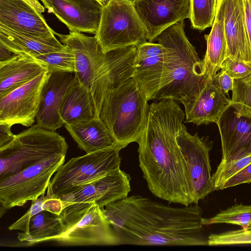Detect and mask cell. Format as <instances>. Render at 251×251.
Instances as JSON below:
<instances>
[{
	"mask_svg": "<svg viewBox=\"0 0 251 251\" xmlns=\"http://www.w3.org/2000/svg\"><path fill=\"white\" fill-rule=\"evenodd\" d=\"M118 245L207 246L198 203L173 207L139 195L101 209Z\"/></svg>",
	"mask_w": 251,
	"mask_h": 251,
	"instance_id": "obj_1",
	"label": "cell"
},
{
	"mask_svg": "<svg viewBox=\"0 0 251 251\" xmlns=\"http://www.w3.org/2000/svg\"><path fill=\"white\" fill-rule=\"evenodd\" d=\"M185 116L174 100L152 103L137 143L139 166L151 193L170 203L188 206L187 169L176 140Z\"/></svg>",
	"mask_w": 251,
	"mask_h": 251,
	"instance_id": "obj_2",
	"label": "cell"
},
{
	"mask_svg": "<svg viewBox=\"0 0 251 251\" xmlns=\"http://www.w3.org/2000/svg\"><path fill=\"white\" fill-rule=\"evenodd\" d=\"M60 42L73 52L75 76L90 91L96 118H100L106 94L133 77L136 47L129 46L103 52L95 36L70 32L56 33Z\"/></svg>",
	"mask_w": 251,
	"mask_h": 251,
	"instance_id": "obj_3",
	"label": "cell"
},
{
	"mask_svg": "<svg viewBox=\"0 0 251 251\" xmlns=\"http://www.w3.org/2000/svg\"><path fill=\"white\" fill-rule=\"evenodd\" d=\"M182 21L168 27L153 42L163 46L165 68L155 100L172 99L183 104L195 99L208 81L203 61L188 40Z\"/></svg>",
	"mask_w": 251,
	"mask_h": 251,
	"instance_id": "obj_4",
	"label": "cell"
},
{
	"mask_svg": "<svg viewBox=\"0 0 251 251\" xmlns=\"http://www.w3.org/2000/svg\"><path fill=\"white\" fill-rule=\"evenodd\" d=\"M148 101L133 77L106 94L100 117L124 148L137 142L142 134L150 109Z\"/></svg>",
	"mask_w": 251,
	"mask_h": 251,
	"instance_id": "obj_5",
	"label": "cell"
},
{
	"mask_svg": "<svg viewBox=\"0 0 251 251\" xmlns=\"http://www.w3.org/2000/svg\"><path fill=\"white\" fill-rule=\"evenodd\" d=\"M68 148L63 136L33 125L0 148V181L46 159L66 155Z\"/></svg>",
	"mask_w": 251,
	"mask_h": 251,
	"instance_id": "obj_6",
	"label": "cell"
},
{
	"mask_svg": "<svg viewBox=\"0 0 251 251\" xmlns=\"http://www.w3.org/2000/svg\"><path fill=\"white\" fill-rule=\"evenodd\" d=\"M121 145L74 157L62 164L50 180L48 194L60 199L75 188L91 182L120 167Z\"/></svg>",
	"mask_w": 251,
	"mask_h": 251,
	"instance_id": "obj_7",
	"label": "cell"
},
{
	"mask_svg": "<svg viewBox=\"0 0 251 251\" xmlns=\"http://www.w3.org/2000/svg\"><path fill=\"white\" fill-rule=\"evenodd\" d=\"M65 233L55 241L61 245H117L112 226L95 202L71 204L60 213Z\"/></svg>",
	"mask_w": 251,
	"mask_h": 251,
	"instance_id": "obj_8",
	"label": "cell"
},
{
	"mask_svg": "<svg viewBox=\"0 0 251 251\" xmlns=\"http://www.w3.org/2000/svg\"><path fill=\"white\" fill-rule=\"evenodd\" d=\"M95 35L104 53L148 42L146 29L132 0H108Z\"/></svg>",
	"mask_w": 251,
	"mask_h": 251,
	"instance_id": "obj_9",
	"label": "cell"
},
{
	"mask_svg": "<svg viewBox=\"0 0 251 251\" xmlns=\"http://www.w3.org/2000/svg\"><path fill=\"white\" fill-rule=\"evenodd\" d=\"M66 155H59L31 166L0 181V217L15 206L45 194L51 177L64 164Z\"/></svg>",
	"mask_w": 251,
	"mask_h": 251,
	"instance_id": "obj_10",
	"label": "cell"
},
{
	"mask_svg": "<svg viewBox=\"0 0 251 251\" xmlns=\"http://www.w3.org/2000/svg\"><path fill=\"white\" fill-rule=\"evenodd\" d=\"M176 140L187 169L191 203L196 204L215 190L209 158L213 142L208 136L191 134L183 124Z\"/></svg>",
	"mask_w": 251,
	"mask_h": 251,
	"instance_id": "obj_11",
	"label": "cell"
},
{
	"mask_svg": "<svg viewBox=\"0 0 251 251\" xmlns=\"http://www.w3.org/2000/svg\"><path fill=\"white\" fill-rule=\"evenodd\" d=\"M130 176L120 168L87 184L77 187L61 197L63 208L74 204L94 202L100 208L124 199L131 191Z\"/></svg>",
	"mask_w": 251,
	"mask_h": 251,
	"instance_id": "obj_12",
	"label": "cell"
},
{
	"mask_svg": "<svg viewBox=\"0 0 251 251\" xmlns=\"http://www.w3.org/2000/svg\"><path fill=\"white\" fill-rule=\"evenodd\" d=\"M48 72L0 97V123L12 126H33L36 121L40 95Z\"/></svg>",
	"mask_w": 251,
	"mask_h": 251,
	"instance_id": "obj_13",
	"label": "cell"
},
{
	"mask_svg": "<svg viewBox=\"0 0 251 251\" xmlns=\"http://www.w3.org/2000/svg\"><path fill=\"white\" fill-rule=\"evenodd\" d=\"M148 42L171 25L189 18L190 0H132Z\"/></svg>",
	"mask_w": 251,
	"mask_h": 251,
	"instance_id": "obj_14",
	"label": "cell"
},
{
	"mask_svg": "<svg viewBox=\"0 0 251 251\" xmlns=\"http://www.w3.org/2000/svg\"><path fill=\"white\" fill-rule=\"evenodd\" d=\"M75 79V74L71 72L48 73L40 92L36 116L37 125L51 131H55L64 125L60 116V109Z\"/></svg>",
	"mask_w": 251,
	"mask_h": 251,
	"instance_id": "obj_15",
	"label": "cell"
},
{
	"mask_svg": "<svg viewBox=\"0 0 251 251\" xmlns=\"http://www.w3.org/2000/svg\"><path fill=\"white\" fill-rule=\"evenodd\" d=\"M45 9L39 0H0V24L37 36H54L42 15Z\"/></svg>",
	"mask_w": 251,
	"mask_h": 251,
	"instance_id": "obj_16",
	"label": "cell"
},
{
	"mask_svg": "<svg viewBox=\"0 0 251 251\" xmlns=\"http://www.w3.org/2000/svg\"><path fill=\"white\" fill-rule=\"evenodd\" d=\"M70 32L96 34L103 5L96 0H40Z\"/></svg>",
	"mask_w": 251,
	"mask_h": 251,
	"instance_id": "obj_17",
	"label": "cell"
},
{
	"mask_svg": "<svg viewBox=\"0 0 251 251\" xmlns=\"http://www.w3.org/2000/svg\"><path fill=\"white\" fill-rule=\"evenodd\" d=\"M165 48L147 42L136 47L133 79L148 100H154L159 89L165 68Z\"/></svg>",
	"mask_w": 251,
	"mask_h": 251,
	"instance_id": "obj_18",
	"label": "cell"
},
{
	"mask_svg": "<svg viewBox=\"0 0 251 251\" xmlns=\"http://www.w3.org/2000/svg\"><path fill=\"white\" fill-rule=\"evenodd\" d=\"M220 134L222 161H230L251 154V118L238 116L232 106L216 124Z\"/></svg>",
	"mask_w": 251,
	"mask_h": 251,
	"instance_id": "obj_19",
	"label": "cell"
},
{
	"mask_svg": "<svg viewBox=\"0 0 251 251\" xmlns=\"http://www.w3.org/2000/svg\"><path fill=\"white\" fill-rule=\"evenodd\" d=\"M224 16L226 57L251 65V48L246 30L244 0H217Z\"/></svg>",
	"mask_w": 251,
	"mask_h": 251,
	"instance_id": "obj_20",
	"label": "cell"
},
{
	"mask_svg": "<svg viewBox=\"0 0 251 251\" xmlns=\"http://www.w3.org/2000/svg\"><path fill=\"white\" fill-rule=\"evenodd\" d=\"M185 123L197 126L217 124L224 112L231 106V100L218 89L212 80H208L199 96L183 104Z\"/></svg>",
	"mask_w": 251,
	"mask_h": 251,
	"instance_id": "obj_21",
	"label": "cell"
},
{
	"mask_svg": "<svg viewBox=\"0 0 251 251\" xmlns=\"http://www.w3.org/2000/svg\"><path fill=\"white\" fill-rule=\"evenodd\" d=\"M0 43L17 55L30 56L60 51L65 47L55 36H37L12 29L1 24Z\"/></svg>",
	"mask_w": 251,
	"mask_h": 251,
	"instance_id": "obj_22",
	"label": "cell"
},
{
	"mask_svg": "<svg viewBox=\"0 0 251 251\" xmlns=\"http://www.w3.org/2000/svg\"><path fill=\"white\" fill-rule=\"evenodd\" d=\"M64 126L86 153L121 145L100 117Z\"/></svg>",
	"mask_w": 251,
	"mask_h": 251,
	"instance_id": "obj_23",
	"label": "cell"
},
{
	"mask_svg": "<svg viewBox=\"0 0 251 251\" xmlns=\"http://www.w3.org/2000/svg\"><path fill=\"white\" fill-rule=\"evenodd\" d=\"M47 72L42 65L26 55L17 54L0 62V97Z\"/></svg>",
	"mask_w": 251,
	"mask_h": 251,
	"instance_id": "obj_24",
	"label": "cell"
},
{
	"mask_svg": "<svg viewBox=\"0 0 251 251\" xmlns=\"http://www.w3.org/2000/svg\"><path fill=\"white\" fill-rule=\"evenodd\" d=\"M60 116L64 125H73L96 118L90 91L80 84L75 77L62 102Z\"/></svg>",
	"mask_w": 251,
	"mask_h": 251,
	"instance_id": "obj_25",
	"label": "cell"
},
{
	"mask_svg": "<svg viewBox=\"0 0 251 251\" xmlns=\"http://www.w3.org/2000/svg\"><path fill=\"white\" fill-rule=\"evenodd\" d=\"M211 27L210 33L204 35L206 50L202 60L207 80H212L219 72L227 56L224 16L221 9L218 5Z\"/></svg>",
	"mask_w": 251,
	"mask_h": 251,
	"instance_id": "obj_26",
	"label": "cell"
},
{
	"mask_svg": "<svg viewBox=\"0 0 251 251\" xmlns=\"http://www.w3.org/2000/svg\"><path fill=\"white\" fill-rule=\"evenodd\" d=\"M65 231L60 214L44 210L31 218L27 231L19 233L18 238L21 242H25L26 246H31L45 241H55Z\"/></svg>",
	"mask_w": 251,
	"mask_h": 251,
	"instance_id": "obj_27",
	"label": "cell"
},
{
	"mask_svg": "<svg viewBox=\"0 0 251 251\" xmlns=\"http://www.w3.org/2000/svg\"><path fill=\"white\" fill-rule=\"evenodd\" d=\"M63 209V203L60 199L47 193L46 195L43 194L36 199L32 200L31 204L27 211L8 228L10 230H20L26 232L30 219L33 216L44 210L59 215Z\"/></svg>",
	"mask_w": 251,
	"mask_h": 251,
	"instance_id": "obj_28",
	"label": "cell"
},
{
	"mask_svg": "<svg viewBox=\"0 0 251 251\" xmlns=\"http://www.w3.org/2000/svg\"><path fill=\"white\" fill-rule=\"evenodd\" d=\"M65 46V45H64ZM60 51L30 56L42 65L48 73L75 71V61L72 51L67 46Z\"/></svg>",
	"mask_w": 251,
	"mask_h": 251,
	"instance_id": "obj_29",
	"label": "cell"
},
{
	"mask_svg": "<svg viewBox=\"0 0 251 251\" xmlns=\"http://www.w3.org/2000/svg\"><path fill=\"white\" fill-rule=\"evenodd\" d=\"M203 226L226 223L237 225L245 229L251 227V205L235 204L210 218H202Z\"/></svg>",
	"mask_w": 251,
	"mask_h": 251,
	"instance_id": "obj_30",
	"label": "cell"
},
{
	"mask_svg": "<svg viewBox=\"0 0 251 251\" xmlns=\"http://www.w3.org/2000/svg\"><path fill=\"white\" fill-rule=\"evenodd\" d=\"M217 0H190L191 26L203 31L211 27L216 14Z\"/></svg>",
	"mask_w": 251,
	"mask_h": 251,
	"instance_id": "obj_31",
	"label": "cell"
},
{
	"mask_svg": "<svg viewBox=\"0 0 251 251\" xmlns=\"http://www.w3.org/2000/svg\"><path fill=\"white\" fill-rule=\"evenodd\" d=\"M231 106L236 114L251 118V74L234 79L232 90Z\"/></svg>",
	"mask_w": 251,
	"mask_h": 251,
	"instance_id": "obj_32",
	"label": "cell"
},
{
	"mask_svg": "<svg viewBox=\"0 0 251 251\" xmlns=\"http://www.w3.org/2000/svg\"><path fill=\"white\" fill-rule=\"evenodd\" d=\"M251 162V154L239 159L222 161L216 172L212 175L215 190H220L224 183Z\"/></svg>",
	"mask_w": 251,
	"mask_h": 251,
	"instance_id": "obj_33",
	"label": "cell"
},
{
	"mask_svg": "<svg viewBox=\"0 0 251 251\" xmlns=\"http://www.w3.org/2000/svg\"><path fill=\"white\" fill-rule=\"evenodd\" d=\"M208 246L251 244V227L228 231L208 236Z\"/></svg>",
	"mask_w": 251,
	"mask_h": 251,
	"instance_id": "obj_34",
	"label": "cell"
},
{
	"mask_svg": "<svg viewBox=\"0 0 251 251\" xmlns=\"http://www.w3.org/2000/svg\"><path fill=\"white\" fill-rule=\"evenodd\" d=\"M221 70L234 79L243 78L251 74V65L243 61L226 57Z\"/></svg>",
	"mask_w": 251,
	"mask_h": 251,
	"instance_id": "obj_35",
	"label": "cell"
},
{
	"mask_svg": "<svg viewBox=\"0 0 251 251\" xmlns=\"http://www.w3.org/2000/svg\"><path fill=\"white\" fill-rule=\"evenodd\" d=\"M251 182V162L226 181L220 190Z\"/></svg>",
	"mask_w": 251,
	"mask_h": 251,
	"instance_id": "obj_36",
	"label": "cell"
},
{
	"mask_svg": "<svg viewBox=\"0 0 251 251\" xmlns=\"http://www.w3.org/2000/svg\"><path fill=\"white\" fill-rule=\"evenodd\" d=\"M220 70L212 79V81L218 89L226 95L229 91H232L234 79L225 71Z\"/></svg>",
	"mask_w": 251,
	"mask_h": 251,
	"instance_id": "obj_37",
	"label": "cell"
},
{
	"mask_svg": "<svg viewBox=\"0 0 251 251\" xmlns=\"http://www.w3.org/2000/svg\"><path fill=\"white\" fill-rule=\"evenodd\" d=\"M12 126L6 123H0V148L11 142L15 137L11 130Z\"/></svg>",
	"mask_w": 251,
	"mask_h": 251,
	"instance_id": "obj_38",
	"label": "cell"
},
{
	"mask_svg": "<svg viewBox=\"0 0 251 251\" xmlns=\"http://www.w3.org/2000/svg\"><path fill=\"white\" fill-rule=\"evenodd\" d=\"M246 30L251 48V1L244 0Z\"/></svg>",
	"mask_w": 251,
	"mask_h": 251,
	"instance_id": "obj_39",
	"label": "cell"
},
{
	"mask_svg": "<svg viewBox=\"0 0 251 251\" xmlns=\"http://www.w3.org/2000/svg\"><path fill=\"white\" fill-rule=\"evenodd\" d=\"M16 55L0 43V62L8 61Z\"/></svg>",
	"mask_w": 251,
	"mask_h": 251,
	"instance_id": "obj_40",
	"label": "cell"
},
{
	"mask_svg": "<svg viewBox=\"0 0 251 251\" xmlns=\"http://www.w3.org/2000/svg\"><path fill=\"white\" fill-rule=\"evenodd\" d=\"M97 1H98L100 4L102 5H105L106 2H107L108 0H96Z\"/></svg>",
	"mask_w": 251,
	"mask_h": 251,
	"instance_id": "obj_41",
	"label": "cell"
},
{
	"mask_svg": "<svg viewBox=\"0 0 251 251\" xmlns=\"http://www.w3.org/2000/svg\"></svg>",
	"mask_w": 251,
	"mask_h": 251,
	"instance_id": "obj_42",
	"label": "cell"
}]
</instances>
